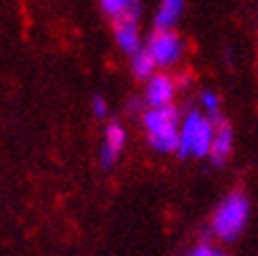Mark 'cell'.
I'll return each instance as SVG.
<instances>
[{
	"instance_id": "obj_8",
	"label": "cell",
	"mask_w": 258,
	"mask_h": 256,
	"mask_svg": "<svg viewBox=\"0 0 258 256\" xmlns=\"http://www.w3.org/2000/svg\"><path fill=\"white\" fill-rule=\"evenodd\" d=\"M124 141H126L124 128L120 124H109L107 131H105V143H103V149H101V162H103V166H107V168H109V166L115 162L120 149L124 147Z\"/></svg>"
},
{
	"instance_id": "obj_2",
	"label": "cell",
	"mask_w": 258,
	"mask_h": 256,
	"mask_svg": "<svg viewBox=\"0 0 258 256\" xmlns=\"http://www.w3.org/2000/svg\"><path fill=\"white\" fill-rule=\"evenodd\" d=\"M248 221V200L243 194H231L216 210L212 231L221 239H233Z\"/></svg>"
},
{
	"instance_id": "obj_12",
	"label": "cell",
	"mask_w": 258,
	"mask_h": 256,
	"mask_svg": "<svg viewBox=\"0 0 258 256\" xmlns=\"http://www.w3.org/2000/svg\"><path fill=\"white\" fill-rule=\"evenodd\" d=\"M101 3H103V11H105L107 15L113 19V17L122 15L124 11L137 7L139 0H101Z\"/></svg>"
},
{
	"instance_id": "obj_15",
	"label": "cell",
	"mask_w": 258,
	"mask_h": 256,
	"mask_svg": "<svg viewBox=\"0 0 258 256\" xmlns=\"http://www.w3.org/2000/svg\"><path fill=\"white\" fill-rule=\"evenodd\" d=\"M214 252L208 248V246H200V248H196V250H193L191 252V256H212Z\"/></svg>"
},
{
	"instance_id": "obj_9",
	"label": "cell",
	"mask_w": 258,
	"mask_h": 256,
	"mask_svg": "<svg viewBox=\"0 0 258 256\" xmlns=\"http://www.w3.org/2000/svg\"><path fill=\"white\" fill-rule=\"evenodd\" d=\"M183 3L185 0H162V7L156 17V28L158 30H168L170 25L176 23V19L183 13Z\"/></svg>"
},
{
	"instance_id": "obj_11",
	"label": "cell",
	"mask_w": 258,
	"mask_h": 256,
	"mask_svg": "<svg viewBox=\"0 0 258 256\" xmlns=\"http://www.w3.org/2000/svg\"><path fill=\"white\" fill-rule=\"evenodd\" d=\"M158 61L156 57L151 55V50H139V53H135V59H133V72L139 80H145V78H151L153 70H156Z\"/></svg>"
},
{
	"instance_id": "obj_3",
	"label": "cell",
	"mask_w": 258,
	"mask_h": 256,
	"mask_svg": "<svg viewBox=\"0 0 258 256\" xmlns=\"http://www.w3.org/2000/svg\"><path fill=\"white\" fill-rule=\"evenodd\" d=\"M141 13V5L124 11L122 15L113 17V30L118 44L124 53H139V30H137V19Z\"/></svg>"
},
{
	"instance_id": "obj_16",
	"label": "cell",
	"mask_w": 258,
	"mask_h": 256,
	"mask_svg": "<svg viewBox=\"0 0 258 256\" xmlns=\"http://www.w3.org/2000/svg\"><path fill=\"white\" fill-rule=\"evenodd\" d=\"M212 256H225V254H221V252H214V254H212Z\"/></svg>"
},
{
	"instance_id": "obj_14",
	"label": "cell",
	"mask_w": 258,
	"mask_h": 256,
	"mask_svg": "<svg viewBox=\"0 0 258 256\" xmlns=\"http://www.w3.org/2000/svg\"><path fill=\"white\" fill-rule=\"evenodd\" d=\"M90 107H93V113L97 118H103L107 113V103L105 101H103V97H93V103H90Z\"/></svg>"
},
{
	"instance_id": "obj_1",
	"label": "cell",
	"mask_w": 258,
	"mask_h": 256,
	"mask_svg": "<svg viewBox=\"0 0 258 256\" xmlns=\"http://www.w3.org/2000/svg\"><path fill=\"white\" fill-rule=\"evenodd\" d=\"M212 139H214V124L210 118L200 116L198 111H191L183 128H180V145H178V156L187 158L189 153L193 156H206L212 149Z\"/></svg>"
},
{
	"instance_id": "obj_5",
	"label": "cell",
	"mask_w": 258,
	"mask_h": 256,
	"mask_svg": "<svg viewBox=\"0 0 258 256\" xmlns=\"http://www.w3.org/2000/svg\"><path fill=\"white\" fill-rule=\"evenodd\" d=\"M214 124V139H212V149H210V160L214 166H223L229 160L231 143H233V135H231V126L221 118V113L210 118Z\"/></svg>"
},
{
	"instance_id": "obj_6",
	"label": "cell",
	"mask_w": 258,
	"mask_h": 256,
	"mask_svg": "<svg viewBox=\"0 0 258 256\" xmlns=\"http://www.w3.org/2000/svg\"><path fill=\"white\" fill-rule=\"evenodd\" d=\"M174 82L168 76H153L147 84V103L151 107H164L170 105V101L174 97Z\"/></svg>"
},
{
	"instance_id": "obj_4",
	"label": "cell",
	"mask_w": 258,
	"mask_h": 256,
	"mask_svg": "<svg viewBox=\"0 0 258 256\" xmlns=\"http://www.w3.org/2000/svg\"><path fill=\"white\" fill-rule=\"evenodd\" d=\"M149 50L156 57L158 66H172L183 53V42L170 30H158L149 40Z\"/></svg>"
},
{
	"instance_id": "obj_7",
	"label": "cell",
	"mask_w": 258,
	"mask_h": 256,
	"mask_svg": "<svg viewBox=\"0 0 258 256\" xmlns=\"http://www.w3.org/2000/svg\"><path fill=\"white\" fill-rule=\"evenodd\" d=\"M178 122V111L172 105H164V107H153L151 111L145 113V128L147 133H160V131H170L176 128Z\"/></svg>"
},
{
	"instance_id": "obj_10",
	"label": "cell",
	"mask_w": 258,
	"mask_h": 256,
	"mask_svg": "<svg viewBox=\"0 0 258 256\" xmlns=\"http://www.w3.org/2000/svg\"><path fill=\"white\" fill-rule=\"evenodd\" d=\"M149 143L156 151L162 153H170V151H178L180 145V133L176 128H170V131H160V133H151L149 135Z\"/></svg>"
},
{
	"instance_id": "obj_13",
	"label": "cell",
	"mask_w": 258,
	"mask_h": 256,
	"mask_svg": "<svg viewBox=\"0 0 258 256\" xmlns=\"http://www.w3.org/2000/svg\"><path fill=\"white\" fill-rule=\"evenodd\" d=\"M202 101H204V105H206V109H208V113H210V118L218 116V99H216V95H214V93H210V91H206V93H202Z\"/></svg>"
}]
</instances>
